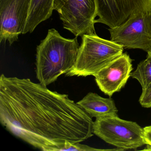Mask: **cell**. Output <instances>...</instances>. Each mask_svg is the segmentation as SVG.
<instances>
[{
  "label": "cell",
  "mask_w": 151,
  "mask_h": 151,
  "mask_svg": "<svg viewBox=\"0 0 151 151\" xmlns=\"http://www.w3.org/2000/svg\"><path fill=\"white\" fill-rule=\"evenodd\" d=\"M0 122L15 136L44 151L92 137V118L67 94L29 78L0 77Z\"/></svg>",
  "instance_id": "cell-1"
},
{
  "label": "cell",
  "mask_w": 151,
  "mask_h": 151,
  "mask_svg": "<svg viewBox=\"0 0 151 151\" xmlns=\"http://www.w3.org/2000/svg\"><path fill=\"white\" fill-rule=\"evenodd\" d=\"M147 54L149 55H151V50L149 51L148 52H147Z\"/></svg>",
  "instance_id": "cell-16"
},
{
  "label": "cell",
  "mask_w": 151,
  "mask_h": 151,
  "mask_svg": "<svg viewBox=\"0 0 151 151\" xmlns=\"http://www.w3.org/2000/svg\"><path fill=\"white\" fill-rule=\"evenodd\" d=\"M54 0H31L24 34L32 33L42 22L49 19L53 11Z\"/></svg>",
  "instance_id": "cell-11"
},
{
  "label": "cell",
  "mask_w": 151,
  "mask_h": 151,
  "mask_svg": "<svg viewBox=\"0 0 151 151\" xmlns=\"http://www.w3.org/2000/svg\"><path fill=\"white\" fill-rule=\"evenodd\" d=\"M93 133L122 151L136 149L146 145L144 129L137 123L121 119L117 115L96 119Z\"/></svg>",
  "instance_id": "cell-4"
},
{
  "label": "cell",
  "mask_w": 151,
  "mask_h": 151,
  "mask_svg": "<svg viewBox=\"0 0 151 151\" xmlns=\"http://www.w3.org/2000/svg\"><path fill=\"white\" fill-rule=\"evenodd\" d=\"M53 9L59 14L63 28L76 37L96 33L95 0H54Z\"/></svg>",
  "instance_id": "cell-5"
},
{
  "label": "cell",
  "mask_w": 151,
  "mask_h": 151,
  "mask_svg": "<svg viewBox=\"0 0 151 151\" xmlns=\"http://www.w3.org/2000/svg\"><path fill=\"white\" fill-rule=\"evenodd\" d=\"M77 37L65 38L55 29L48 30L37 47L36 76L40 83L47 86L73 68L79 47Z\"/></svg>",
  "instance_id": "cell-2"
},
{
  "label": "cell",
  "mask_w": 151,
  "mask_h": 151,
  "mask_svg": "<svg viewBox=\"0 0 151 151\" xmlns=\"http://www.w3.org/2000/svg\"><path fill=\"white\" fill-rule=\"evenodd\" d=\"M82 40L76 63L67 76H94L123 52L121 44L101 38L96 33L85 34Z\"/></svg>",
  "instance_id": "cell-3"
},
{
  "label": "cell",
  "mask_w": 151,
  "mask_h": 151,
  "mask_svg": "<svg viewBox=\"0 0 151 151\" xmlns=\"http://www.w3.org/2000/svg\"><path fill=\"white\" fill-rule=\"evenodd\" d=\"M91 117L103 118L117 116L118 109L111 98H104L94 93H87L77 102Z\"/></svg>",
  "instance_id": "cell-10"
},
{
  "label": "cell",
  "mask_w": 151,
  "mask_h": 151,
  "mask_svg": "<svg viewBox=\"0 0 151 151\" xmlns=\"http://www.w3.org/2000/svg\"><path fill=\"white\" fill-rule=\"evenodd\" d=\"M99 18L95 23L110 28L120 26L132 16L151 12V0H95Z\"/></svg>",
  "instance_id": "cell-8"
},
{
  "label": "cell",
  "mask_w": 151,
  "mask_h": 151,
  "mask_svg": "<svg viewBox=\"0 0 151 151\" xmlns=\"http://www.w3.org/2000/svg\"><path fill=\"white\" fill-rule=\"evenodd\" d=\"M130 77L137 79L142 87V91L151 86V55L147 54L145 60L138 64L136 70L130 74Z\"/></svg>",
  "instance_id": "cell-12"
},
{
  "label": "cell",
  "mask_w": 151,
  "mask_h": 151,
  "mask_svg": "<svg viewBox=\"0 0 151 151\" xmlns=\"http://www.w3.org/2000/svg\"><path fill=\"white\" fill-rule=\"evenodd\" d=\"M31 0H0V42L11 45L24 34Z\"/></svg>",
  "instance_id": "cell-7"
},
{
  "label": "cell",
  "mask_w": 151,
  "mask_h": 151,
  "mask_svg": "<svg viewBox=\"0 0 151 151\" xmlns=\"http://www.w3.org/2000/svg\"><path fill=\"white\" fill-rule=\"evenodd\" d=\"M132 62L123 53L97 73L94 76L101 91L110 97L124 87L132 70Z\"/></svg>",
  "instance_id": "cell-9"
},
{
  "label": "cell",
  "mask_w": 151,
  "mask_h": 151,
  "mask_svg": "<svg viewBox=\"0 0 151 151\" xmlns=\"http://www.w3.org/2000/svg\"><path fill=\"white\" fill-rule=\"evenodd\" d=\"M112 41L127 49L151 50V12L132 16L120 26L109 29Z\"/></svg>",
  "instance_id": "cell-6"
},
{
  "label": "cell",
  "mask_w": 151,
  "mask_h": 151,
  "mask_svg": "<svg viewBox=\"0 0 151 151\" xmlns=\"http://www.w3.org/2000/svg\"><path fill=\"white\" fill-rule=\"evenodd\" d=\"M144 129V137L147 146L144 150H151V125L146 126Z\"/></svg>",
  "instance_id": "cell-15"
},
{
  "label": "cell",
  "mask_w": 151,
  "mask_h": 151,
  "mask_svg": "<svg viewBox=\"0 0 151 151\" xmlns=\"http://www.w3.org/2000/svg\"><path fill=\"white\" fill-rule=\"evenodd\" d=\"M139 102L143 107L151 108V86L147 90L142 91L139 97Z\"/></svg>",
  "instance_id": "cell-14"
},
{
  "label": "cell",
  "mask_w": 151,
  "mask_h": 151,
  "mask_svg": "<svg viewBox=\"0 0 151 151\" xmlns=\"http://www.w3.org/2000/svg\"><path fill=\"white\" fill-rule=\"evenodd\" d=\"M122 151L118 148L115 149H99L83 145L80 143H72L68 142L58 149V151Z\"/></svg>",
  "instance_id": "cell-13"
}]
</instances>
